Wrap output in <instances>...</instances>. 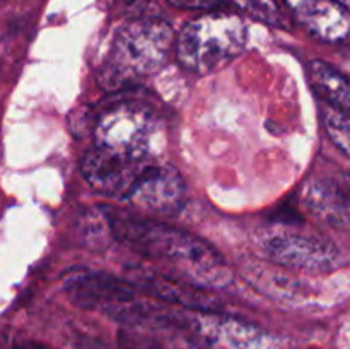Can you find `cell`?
<instances>
[{
  "instance_id": "8992f818",
  "label": "cell",
  "mask_w": 350,
  "mask_h": 349,
  "mask_svg": "<svg viewBox=\"0 0 350 349\" xmlns=\"http://www.w3.org/2000/svg\"><path fill=\"white\" fill-rule=\"evenodd\" d=\"M152 161L129 157L103 147H91L81 161V171L89 187L98 194L125 201L140 174Z\"/></svg>"
},
{
  "instance_id": "9a60e30c",
  "label": "cell",
  "mask_w": 350,
  "mask_h": 349,
  "mask_svg": "<svg viewBox=\"0 0 350 349\" xmlns=\"http://www.w3.org/2000/svg\"><path fill=\"white\" fill-rule=\"evenodd\" d=\"M229 2L234 3L243 12L248 14L253 19L260 21V23L267 24V26H286L284 14L275 0H229Z\"/></svg>"
},
{
  "instance_id": "9c48e42d",
  "label": "cell",
  "mask_w": 350,
  "mask_h": 349,
  "mask_svg": "<svg viewBox=\"0 0 350 349\" xmlns=\"http://www.w3.org/2000/svg\"><path fill=\"white\" fill-rule=\"evenodd\" d=\"M65 291L77 307L116 313L125 310L135 300V287L101 270H75L65 277Z\"/></svg>"
},
{
  "instance_id": "7a4b0ae2",
  "label": "cell",
  "mask_w": 350,
  "mask_h": 349,
  "mask_svg": "<svg viewBox=\"0 0 350 349\" xmlns=\"http://www.w3.org/2000/svg\"><path fill=\"white\" fill-rule=\"evenodd\" d=\"M174 31L157 17L133 19L120 27L99 74L105 89H118L159 72L174 50Z\"/></svg>"
},
{
  "instance_id": "e0dca14e",
  "label": "cell",
  "mask_w": 350,
  "mask_h": 349,
  "mask_svg": "<svg viewBox=\"0 0 350 349\" xmlns=\"http://www.w3.org/2000/svg\"><path fill=\"white\" fill-rule=\"evenodd\" d=\"M12 349H53V348L38 341H21L17 342V344H14Z\"/></svg>"
},
{
  "instance_id": "52a82bcc",
  "label": "cell",
  "mask_w": 350,
  "mask_h": 349,
  "mask_svg": "<svg viewBox=\"0 0 350 349\" xmlns=\"http://www.w3.org/2000/svg\"><path fill=\"white\" fill-rule=\"evenodd\" d=\"M263 250L277 266L310 272L332 270L340 257L337 246L328 240L294 231L275 233L267 240Z\"/></svg>"
},
{
  "instance_id": "7c38bea8",
  "label": "cell",
  "mask_w": 350,
  "mask_h": 349,
  "mask_svg": "<svg viewBox=\"0 0 350 349\" xmlns=\"http://www.w3.org/2000/svg\"><path fill=\"white\" fill-rule=\"evenodd\" d=\"M135 289H142L152 296L161 298L170 303L180 305L195 311H212L214 310V300L211 296L198 291L197 286L187 283V281H178L174 277L163 276V274L139 272L135 279L130 281Z\"/></svg>"
},
{
  "instance_id": "6da1fadb",
  "label": "cell",
  "mask_w": 350,
  "mask_h": 349,
  "mask_svg": "<svg viewBox=\"0 0 350 349\" xmlns=\"http://www.w3.org/2000/svg\"><path fill=\"white\" fill-rule=\"evenodd\" d=\"M105 214L116 242L150 259L178 263L187 269V281L193 286H224L229 281L224 259L205 240L156 219L130 218L109 209Z\"/></svg>"
},
{
  "instance_id": "3957f363",
  "label": "cell",
  "mask_w": 350,
  "mask_h": 349,
  "mask_svg": "<svg viewBox=\"0 0 350 349\" xmlns=\"http://www.w3.org/2000/svg\"><path fill=\"white\" fill-rule=\"evenodd\" d=\"M248 26L238 16L208 12L183 26L174 40L176 58L187 70L212 74L245 51Z\"/></svg>"
},
{
  "instance_id": "4fadbf2b",
  "label": "cell",
  "mask_w": 350,
  "mask_h": 349,
  "mask_svg": "<svg viewBox=\"0 0 350 349\" xmlns=\"http://www.w3.org/2000/svg\"><path fill=\"white\" fill-rule=\"evenodd\" d=\"M311 88L323 103L350 120V79L334 65L323 60H313L308 65Z\"/></svg>"
},
{
  "instance_id": "2e32d148",
  "label": "cell",
  "mask_w": 350,
  "mask_h": 349,
  "mask_svg": "<svg viewBox=\"0 0 350 349\" xmlns=\"http://www.w3.org/2000/svg\"><path fill=\"white\" fill-rule=\"evenodd\" d=\"M173 7L183 10H207L215 12L224 5V0H167Z\"/></svg>"
},
{
  "instance_id": "ba28073f",
  "label": "cell",
  "mask_w": 350,
  "mask_h": 349,
  "mask_svg": "<svg viewBox=\"0 0 350 349\" xmlns=\"http://www.w3.org/2000/svg\"><path fill=\"white\" fill-rule=\"evenodd\" d=\"M187 185L180 171L163 161H152L126 195L125 202L144 212L173 216L183 207Z\"/></svg>"
},
{
  "instance_id": "8fae6325",
  "label": "cell",
  "mask_w": 350,
  "mask_h": 349,
  "mask_svg": "<svg viewBox=\"0 0 350 349\" xmlns=\"http://www.w3.org/2000/svg\"><path fill=\"white\" fill-rule=\"evenodd\" d=\"M310 34L332 44L350 43V12L337 0H284Z\"/></svg>"
},
{
  "instance_id": "30bf717a",
  "label": "cell",
  "mask_w": 350,
  "mask_h": 349,
  "mask_svg": "<svg viewBox=\"0 0 350 349\" xmlns=\"http://www.w3.org/2000/svg\"><path fill=\"white\" fill-rule=\"evenodd\" d=\"M304 204L325 224L350 231V174L332 173L311 180L304 188Z\"/></svg>"
},
{
  "instance_id": "ac0fdd59",
  "label": "cell",
  "mask_w": 350,
  "mask_h": 349,
  "mask_svg": "<svg viewBox=\"0 0 350 349\" xmlns=\"http://www.w3.org/2000/svg\"><path fill=\"white\" fill-rule=\"evenodd\" d=\"M338 3H340L342 7H344L345 10H347V12H350V0H337Z\"/></svg>"
},
{
  "instance_id": "5b68a950",
  "label": "cell",
  "mask_w": 350,
  "mask_h": 349,
  "mask_svg": "<svg viewBox=\"0 0 350 349\" xmlns=\"http://www.w3.org/2000/svg\"><path fill=\"white\" fill-rule=\"evenodd\" d=\"M178 324L205 349H280L275 339L252 324L214 311L178 315Z\"/></svg>"
},
{
  "instance_id": "5bb4252c",
  "label": "cell",
  "mask_w": 350,
  "mask_h": 349,
  "mask_svg": "<svg viewBox=\"0 0 350 349\" xmlns=\"http://www.w3.org/2000/svg\"><path fill=\"white\" fill-rule=\"evenodd\" d=\"M321 123L328 139L350 161V120L330 106H321Z\"/></svg>"
},
{
  "instance_id": "277c9868",
  "label": "cell",
  "mask_w": 350,
  "mask_h": 349,
  "mask_svg": "<svg viewBox=\"0 0 350 349\" xmlns=\"http://www.w3.org/2000/svg\"><path fill=\"white\" fill-rule=\"evenodd\" d=\"M92 133L96 147L129 157L150 159L159 122L147 106L118 103L99 115Z\"/></svg>"
}]
</instances>
